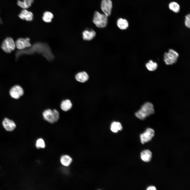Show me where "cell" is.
<instances>
[{"instance_id": "6da1fadb", "label": "cell", "mask_w": 190, "mask_h": 190, "mask_svg": "<svg viewBox=\"0 0 190 190\" xmlns=\"http://www.w3.org/2000/svg\"><path fill=\"white\" fill-rule=\"evenodd\" d=\"M155 112L153 104L149 102L144 103L140 108L135 112L136 117L141 120H144L147 117L154 114Z\"/></svg>"}, {"instance_id": "7a4b0ae2", "label": "cell", "mask_w": 190, "mask_h": 190, "mask_svg": "<svg viewBox=\"0 0 190 190\" xmlns=\"http://www.w3.org/2000/svg\"><path fill=\"white\" fill-rule=\"evenodd\" d=\"M107 17L105 14L96 11L94 15L93 22L97 27L103 28L105 27L107 25Z\"/></svg>"}, {"instance_id": "3957f363", "label": "cell", "mask_w": 190, "mask_h": 190, "mask_svg": "<svg viewBox=\"0 0 190 190\" xmlns=\"http://www.w3.org/2000/svg\"><path fill=\"white\" fill-rule=\"evenodd\" d=\"M42 114L44 119L51 123L56 122L59 119V112L55 109L52 110L50 109L46 110L43 112Z\"/></svg>"}, {"instance_id": "277c9868", "label": "cell", "mask_w": 190, "mask_h": 190, "mask_svg": "<svg viewBox=\"0 0 190 190\" xmlns=\"http://www.w3.org/2000/svg\"><path fill=\"white\" fill-rule=\"evenodd\" d=\"M179 56L178 54L176 51L170 49L168 53H164V60L166 64L172 65L177 62Z\"/></svg>"}, {"instance_id": "5b68a950", "label": "cell", "mask_w": 190, "mask_h": 190, "mask_svg": "<svg viewBox=\"0 0 190 190\" xmlns=\"http://www.w3.org/2000/svg\"><path fill=\"white\" fill-rule=\"evenodd\" d=\"M16 47L15 42L13 39L8 37L3 41L1 46L2 50L6 53H10L14 50Z\"/></svg>"}, {"instance_id": "8992f818", "label": "cell", "mask_w": 190, "mask_h": 190, "mask_svg": "<svg viewBox=\"0 0 190 190\" xmlns=\"http://www.w3.org/2000/svg\"><path fill=\"white\" fill-rule=\"evenodd\" d=\"M155 135V131L153 129L148 128L140 135V138L141 143L143 144L148 142L151 141Z\"/></svg>"}, {"instance_id": "52a82bcc", "label": "cell", "mask_w": 190, "mask_h": 190, "mask_svg": "<svg viewBox=\"0 0 190 190\" xmlns=\"http://www.w3.org/2000/svg\"><path fill=\"white\" fill-rule=\"evenodd\" d=\"M112 2L111 0H102L101 8L104 14L107 17L111 14L112 9Z\"/></svg>"}, {"instance_id": "ba28073f", "label": "cell", "mask_w": 190, "mask_h": 190, "mask_svg": "<svg viewBox=\"0 0 190 190\" xmlns=\"http://www.w3.org/2000/svg\"><path fill=\"white\" fill-rule=\"evenodd\" d=\"M10 94L13 98L18 99L23 94L24 91L20 86L16 85L11 88L10 91Z\"/></svg>"}, {"instance_id": "9c48e42d", "label": "cell", "mask_w": 190, "mask_h": 190, "mask_svg": "<svg viewBox=\"0 0 190 190\" xmlns=\"http://www.w3.org/2000/svg\"><path fill=\"white\" fill-rule=\"evenodd\" d=\"M28 38L18 39L15 42L16 47L19 49L22 50L29 47L31 46Z\"/></svg>"}, {"instance_id": "30bf717a", "label": "cell", "mask_w": 190, "mask_h": 190, "mask_svg": "<svg viewBox=\"0 0 190 190\" xmlns=\"http://www.w3.org/2000/svg\"><path fill=\"white\" fill-rule=\"evenodd\" d=\"M21 19L27 21H31L33 18V14L32 12L26 9H23L18 15Z\"/></svg>"}, {"instance_id": "8fae6325", "label": "cell", "mask_w": 190, "mask_h": 190, "mask_svg": "<svg viewBox=\"0 0 190 190\" xmlns=\"http://www.w3.org/2000/svg\"><path fill=\"white\" fill-rule=\"evenodd\" d=\"M2 123L4 127L8 131H12L16 127L15 123L13 121L7 118L3 120Z\"/></svg>"}, {"instance_id": "7c38bea8", "label": "cell", "mask_w": 190, "mask_h": 190, "mask_svg": "<svg viewBox=\"0 0 190 190\" xmlns=\"http://www.w3.org/2000/svg\"><path fill=\"white\" fill-rule=\"evenodd\" d=\"M96 33L93 30H86L82 33L83 38L85 40L90 41L96 36Z\"/></svg>"}, {"instance_id": "4fadbf2b", "label": "cell", "mask_w": 190, "mask_h": 190, "mask_svg": "<svg viewBox=\"0 0 190 190\" xmlns=\"http://www.w3.org/2000/svg\"><path fill=\"white\" fill-rule=\"evenodd\" d=\"M140 157L142 160L146 162H150L152 158V153L149 150L145 149L140 153Z\"/></svg>"}, {"instance_id": "5bb4252c", "label": "cell", "mask_w": 190, "mask_h": 190, "mask_svg": "<svg viewBox=\"0 0 190 190\" xmlns=\"http://www.w3.org/2000/svg\"><path fill=\"white\" fill-rule=\"evenodd\" d=\"M76 80L80 82L84 83L88 80L89 77L87 73L85 72H79L75 75Z\"/></svg>"}, {"instance_id": "9a60e30c", "label": "cell", "mask_w": 190, "mask_h": 190, "mask_svg": "<svg viewBox=\"0 0 190 190\" xmlns=\"http://www.w3.org/2000/svg\"><path fill=\"white\" fill-rule=\"evenodd\" d=\"M34 0H18L17 1V5L23 9H27L29 8L33 3Z\"/></svg>"}, {"instance_id": "2e32d148", "label": "cell", "mask_w": 190, "mask_h": 190, "mask_svg": "<svg viewBox=\"0 0 190 190\" xmlns=\"http://www.w3.org/2000/svg\"><path fill=\"white\" fill-rule=\"evenodd\" d=\"M117 24L118 27L122 30H125L129 27L128 21L125 19L121 18H120L117 20Z\"/></svg>"}, {"instance_id": "e0dca14e", "label": "cell", "mask_w": 190, "mask_h": 190, "mask_svg": "<svg viewBox=\"0 0 190 190\" xmlns=\"http://www.w3.org/2000/svg\"><path fill=\"white\" fill-rule=\"evenodd\" d=\"M72 103L69 99H67L63 101L60 104L61 109L65 111H67L72 108Z\"/></svg>"}, {"instance_id": "ac0fdd59", "label": "cell", "mask_w": 190, "mask_h": 190, "mask_svg": "<svg viewBox=\"0 0 190 190\" xmlns=\"http://www.w3.org/2000/svg\"><path fill=\"white\" fill-rule=\"evenodd\" d=\"M111 130L112 131L114 132H117L119 130L122 129V126L121 124L118 122H113L111 125Z\"/></svg>"}, {"instance_id": "d6986e66", "label": "cell", "mask_w": 190, "mask_h": 190, "mask_svg": "<svg viewBox=\"0 0 190 190\" xmlns=\"http://www.w3.org/2000/svg\"><path fill=\"white\" fill-rule=\"evenodd\" d=\"M54 17L52 13L49 11H46L43 14L42 19L44 21L47 23L51 22Z\"/></svg>"}, {"instance_id": "ffe728a7", "label": "cell", "mask_w": 190, "mask_h": 190, "mask_svg": "<svg viewBox=\"0 0 190 190\" xmlns=\"http://www.w3.org/2000/svg\"><path fill=\"white\" fill-rule=\"evenodd\" d=\"M146 66L148 70L153 71L157 69L158 64L156 62H153L152 60H150L146 64Z\"/></svg>"}, {"instance_id": "44dd1931", "label": "cell", "mask_w": 190, "mask_h": 190, "mask_svg": "<svg viewBox=\"0 0 190 190\" xmlns=\"http://www.w3.org/2000/svg\"><path fill=\"white\" fill-rule=\"evenodd\" d=\"M60 161L63 165L67 166L70 165L72 161V159L69 156L64 155L61 157Z\"/></svg>"}, {"instance_id": "7402d4cb", "label": "cell", "mask_w": 190, "mask_h": 190, "mask_svg": "<svg viewBox=\"0 0 190 190\" xmlns=\"http://www.w3.org/2000/svg\"><path fill=\"white\" fill-rule=\"evenodd\" d=\"M169 8L174 12H178L180 10V6L177 2H173L170 3L169 5Z\"/></svg>"}, {"instance_id": "603a6c76", "label": "cell", "mask_w": 190, "mask_h": 190, "mask_svg": "<svg viewBox=\"0 0 190 190\" xmlns=\"http://www.w3.org/2000/svg\"><path fill=\"white\" fill-rule=\"evenodd\" d=\"M36 146L38 148H44L45 147V144L44 141L41 139H38L36 141Z\"/></svg>"}, {"instance_id": "cb8c5ba5", "label": "cell", "mask_w": 190, "mask_h": 190, "mask_svg": "<svg viewBox=\"0 0 190 190\" xmlns=\"http://www.w3.org/2000/svg\"><path fill=\"white\" fill-rule=\"evenodd\" d=\"M185 25L189 28L190 27V15L188 14L185 16Z\"/></svg>"}, {"instance_id": "d4e9b609", "label": "cell", "mask_w": 190, "mask_h": 190, "mask_svg": "<svg viewBox=\"0 0 190 190\" xmlns=\"http://www.w3.org/2000/svg\"><path fill=\"white\" fill-rule=\"evenodd\" d=\"M146 189L147 190H156V188L154 186H150L148 187Z\"/></svg>"}]
</instances>
